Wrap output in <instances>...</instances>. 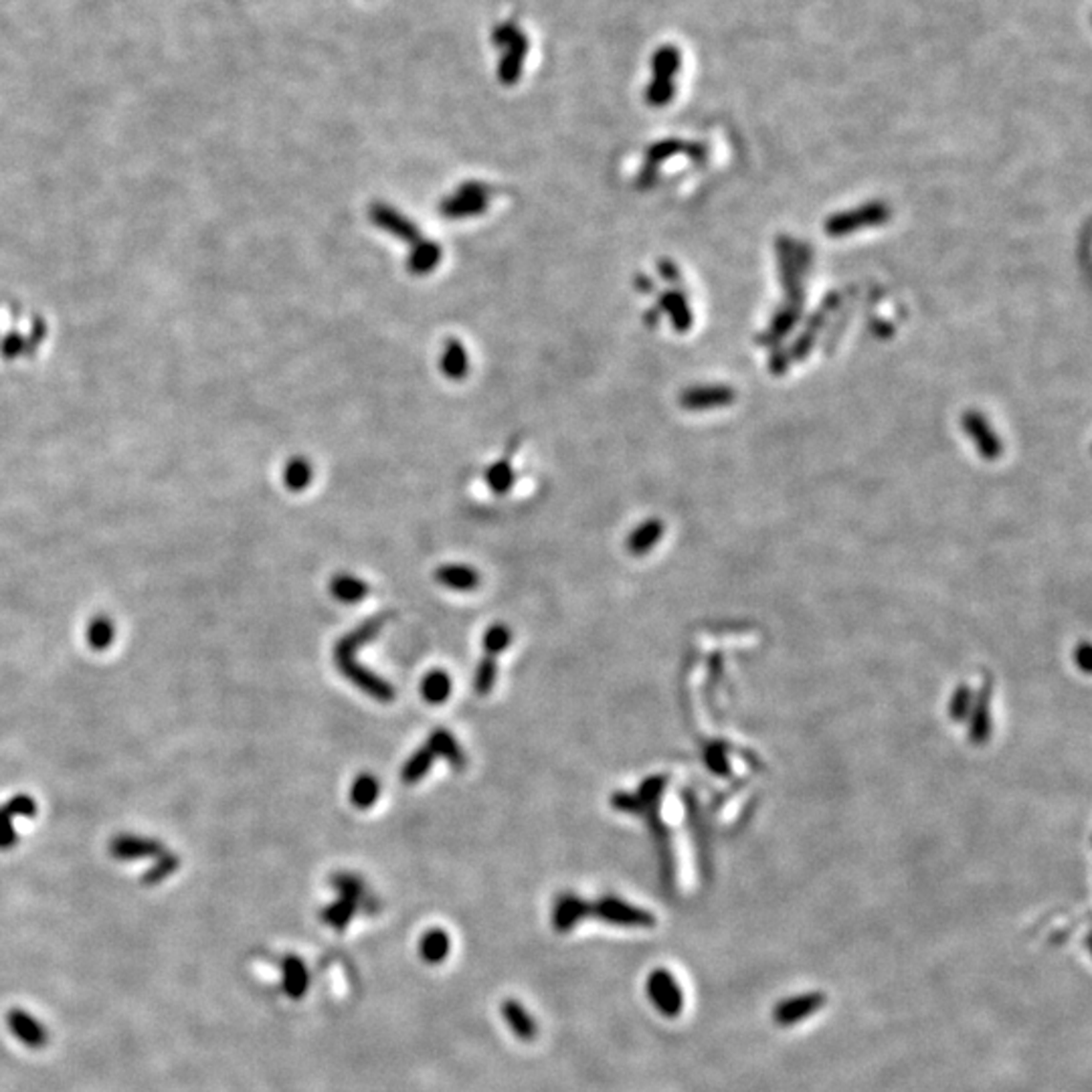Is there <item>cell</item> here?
Segmentation results:
<instances>
[{
    "mask_svg": "<svg viewBox=\"0 0 1092 1092\" xmlns=\"http://www.w3.org/2000/svg\"><path fill=\"white\" fill-rule=\"evenodd\" d=\"M384 618H375V620H368L366 623H362L360 627H357L348 636H344L337 647H334V662H337L339 670L357 686L359 690H362L364 694H368L371 698L379 700V702H391L395 698V690L389 682H384L382 678L375 676L373 672H368L366 667H362L357 658H355V649H359L360 645H364L366 642H371L379 629L382 627Z\"/></svg>",
    "mask_w": 1092,
    "mask_h": 1092,
    "instance_id": "6da1fadb",
    "label": "cell"
},
{
    "mask_svg": "<svg viewBox=\"0 0 1092 1092\" xmlns=\"http://www.w3.org/2000/svg\"><path fill=\"white\" fill-rule=\"evenodd\" d=\"M491 45L504 49V57L498 63V79L502 85H514L522 76L524 59L528 53V37L513 21L498 25L491 31Z\"/></svg>",
    "mask_w": 1092,
    "mask_h": 1092,
    "instance_id": "7a4b0ae2",
    "label": "cell"
},
{
    "mask_svg": "<svg viewBox=\"0 0 1092 1092\" xmlns=\"http://www.w3.org/2000/svg\"><path fill=\"white\" fill-rule=\"evenodd\" d=\"M888 217H890V208L885 203H870L827 219L825 233L830 237H843L858 231V229L886 223Z\"/></svg>",
    "mask_w": 1092,
    "mask_h": 1092,
    "instance_id": "3957f363",
    "label": "cell"
},
{
    "mask_svg": "<svg viewBox=\"0 0 1092 1092\" xmlns=\"http://www.w3.org/2000/svg\"><path fill=\"white\" fill-rule=\"evenodd\" d=\"M168 848L156 838L140 836V834H118L110 841V854L120 862H132V860H144V858H161L166 854Z\"/></svg>",
    "mask_w": 1092,
    "mask_h": 1092,
    "instance_id": "277c9868",
    "label": "cell"
},
{
    "mask_svg": "<svg viewBox=\"0 0 1092 1092\" xmlns=\"http://www.w3.org/2000/svg\"><path fill=\"white\" fill-rule=\"evenodd\" d=\"M37 814V801L27 794L12 796L0 805V850H11L19 840L16 834V819L19 818H33Z\"/></svg>",
    "mask_w": 1092,
    "mask_h": 1092,
    "instance_id": "5b68a950",
    "label": "cell"
},
{
    "mask_svg": "<svg viewBox=\"0 0 1092 1092\" xmlns=\"http://www.w3.org/2000/svg\"><path fill=\"white\" fill-rule=\"evenodd\" d=\"M368 215H371V221L382 229V231L391 233L393 237L404 241V243H419L421 241V231L415 223H411L407 217H403L399 210H395L393 207L384 205V203H375L371 208H368Z\"/></svg>",
    "mask_w": 1092,
    "mask_h": 1092,
    "instance_id": "8992f818",
    "label": "cell"
},
{
    "mask_svg": "<svg viewBox=\"0 0 1092 1092\" xmlns=\"http://www.w3.org/2000/svg\"><path fill=\"white\" fill-rule=\"evenodd\" d=\"M647 992H649L651 1001L656 1003L664 1016L674 1017L682 1012V1006H684L682 992L678 988V983L674 981V977L667 972H664V969H660V972H656V973H651L649 983H647Z\"/></svg>",
    "mask_w": 1092,
    "mask_h": 1092,
    "instance_id": "52a82bcc",
    "label": "cell"
},
{
    "mask_svg": "<svg viewBox=\"0 0 1092 1092\" xmlns=\"http://www.w3.org/2000/svg\"><path fill=\"white\" fill-rule=\"evenodd\" d=\"M823 1006H825V994H821V992L805 994V995H797V997L781 1001L779 1006L775 1008L773 1017L779 1026L787 1028V1026L797 1024V1021H801L809 1016H814Z\"/></svg>",
    "mask_w": 1092,
    "mask_h": 1092,
    "instance_id": "ba28073f",
    "label": "cell"
},
{
    "mask_svg": "<svg viewBox=\"0 0 1092 1092\" xmlns=\"http://www.w3.org/2000/svg\"><path fill=\"white\" fill-rule=\"evenodd\" d=\"M963 426L967 435L973 439L977 449L981 451L983 457H988V460H995V457L1001 455L1003 448H1001V439L997 437V433L992 431L990 423L983 419V415L975 413V411H969L963 415Z\"/></svg>",
    "mask_w": 1092,
    "mask_h": 1092,
    "instance_id": "9c48e42d",
    "label": "cell"
},
{
    "mask_svg": "<svg viewBox=\"0 0 1092 1092\" xmlns=\"http://www.w3.org/2000/svg\"><path fill=\"white\" fill-rule=\"evenodd\" d=\"M734 401V391L731 386H694L680 395V404L684 409L700 411L710 407H725Z\"/></svg>",
    "mask_w": 1092,
    "mask_h": 1092,
    "instance_id": "30bf717a",
    "label": "cell"
},
{
    "mask_svg": "<svg viewBox=\"0 0 1092 1092\" xmlns=\"http://www.w3.org/2000/svg\"><path fill=\"white\" fill-rule=\"evenodd\" d=\"M11 1032L29 1048H43L47 1044V1032L37 1019L23 1010H11L7 1016Z\"/></svg>",
    "mask_w": 1092,
    "mask_h": 1092,
    "instance_id": "8fae6325",
    "label": "cell"
},
{
    "mask_svg": "<svg viewBox=\"0 0 1092 1092\" xmlns=\"http://www.w3.org/2000/svg\"><path fill=\"white\" fill-rule=\"evenodd\" d=\"M597 912L601 914L605 921L618 923V925H654V917L649 912L633 908L625 903L615 901V898H605L597 905Z\"/></svg>",
    "mask_w": 1092,
    "mask_h": 1092,
    "instance_id": "7c38bea8",
    "label": "cell"
},
{
    "mask_svg": "<svg viewBox=\"0 0 1092 1092\" xmlns=\"http://www.w3.org/2000/svg\"><path fill=\"white\" fill-rule=\"evenodd\" d=\"M442 257H444V253H442V248H439L437 243L421 239L419 243L413 245V250L407 257V270L413 275H427L439 266Z\"/></svg>",
    "mask_w": 1092,
    "mask_h": 1092,
    "instance_id": "4fadbf2b",
    "label": "cell"
},
{
    "mask_svg": "<svg viewBox=\"0 0 1092 1092\" xmlns=\"http://www.w3.org/2000/svg\"><path fill=\"white\" fill-rule=\"evenodd\" d=\"M439 364H442V373L446 377H449L451 381L466 379L468 371H470V359H468L466 346L460 340L449 339L444 346L442 360H439Z\"/></svg>",
    "mask_w": 1092,
    "mask_h": 1092,
    "instance_id": "5bb4252c",
    "label": "cell"
},
{
    "mask_svg": "<svg viewBox=\"0 0 1092 1092\" xmlns=\"http://www.w3.org/2000/svg\"><path fill=\"white\" fill-rule=\"evenodd\" d=\"M435 756H444L446 761H449V765L453 769H462L466 765V756L462 747L457 745V741L453 738V734L446 729H437L431 732V736L427 738V745H426Z\"/></svg>",
    "mask_w": 1092,
    "mask_h": 1092,
    "instance_id": "9a60e30c",
    "label": "cell"
},
{
    "mask_svg": "<svg viewBox=\"0 0 1092 1092\" xmlns=\"http://www.w3.org/2000/svg\"><path fill=\"white\" fill-rule=\"evenodd\" d=\"M437 583L455 591H471L480 585V575L468 565H444L435 571Z\"/></svg>",
    "mask_w": 1092,
    "mask_h": 1092,
    "instance_id": "2e32d148",
    "label": "cell"
},
{
    "mask_svg": "<svg viewBox=\"0 0 1092 1092\" xmlns=\"http://www.w3.org/2000/svg\"><path fill=\"white\" fill-rule=\"evenodd\" d=\"M660 310H664L667 316H670V320L674 324V328L678 332H686L690 330L692 326V310L688 306V299L682 292H666L660 295Z\"/></svg>",
    "mask_w": 1092,
    "mask_h": 1092,
    "instance_id": "e0dca14e",
    "label": "cell"
},
{
    "mask_svg": "<svg viewBox=\"0 0 1092 1092\" xmlns=\"http://www.w3.org/2000/svg\"><path fill=\"white\" fill-rule=\"evenodd\" d=\"M116 640V623L110 615L99 613L85 627V642L94 651L108 649Z\"/></svg>",
    "mask_w": 1092,
    "mask_h": 1092,
    "instance_id": "ac0fdd59",
    "label": "cell"
},
{
    "mask_svg": "<svg viewBox=\"0 0 1092 1092\" xmlns=\"http://www.w3.org/2000/svg\"><path fill=\"white\" fill-rule=\"evenodd\" d=\"M330 593L334 599H339L340 603H357L366 597L368 585L357 577L340 573L330 580Z\"/></svg>",
    "mask_w": 1092,
    "mask_h": 1092,
    "instance_id": "d6986e66",
    "label": "cell"
},
{
    "mask_svg": "<svg viewBox=\"0 0 1092 1092\" xmlns=\"http://www.w3.org/2000/svg\"><path fill=\"white\" fill-rule=\"evenodd\" d=\"M451 694V678L444 670H431L421 682V696L429 704H444Z\"/></svg>",
    "mask_w": 1092,
    "mask_h": 1092,
    "instance_id": "ffe728a7",
    "label": "cell"
},
{
    "mask_svg": "<svg viewBox=\"0 0 1092 1092\" xmlns=\"http://www.w3.org/2000/svg\"><path fill=\"white\" fill-rule=\"evenodd\" d=\"M488 208V201L484 199H466L460 195H453L451 199L444 201V205L439 207L442 210V215L449 217V219H466L471 215H482L484 210Z\"/></svg>",
    "mask_w": 1092,
    "mask_h": 1092,
    "instance_id": "44dd1931",
    "label": "cell"
},
{
    "mask_svg": "<svg viewBox=\"0 0 1092 1092\" xmlns=\"http://www.w3.org/2000/svg\"><path fill=\"white\" fill-rule=\"evenodd\" d=\"M379 794H381L379 781L373 777V775L362 773L355 779V783H352L350 799H352V803H355V807L368 809V807L375 805Z\"/></svg>",
    "mask_w": 1092,
    "mask_h": 1092,
    "instance_id": "7402d4cb",
    "label": "cell"
},
{
    "mask_svg": "<svg viewBox=\"0 0 1092 1092\" xmlns=\"http://www.w3.org/2000/svg\"><path fill=\"white\" fill-rule=\"evenodd\" d=\"M651 69H654V79L674 81V76L680 69V51L670 45L658 49L654 59H651Z\"/></svg>",
    "mask_w": 1092,
    "mask_h": 1092,
    "instance_id": "603a6c76",
    "label": "cell"
},
{
    "mask_svg": "<svg viewBox=\"0 0 1092 1092\" xmlns=\"http://www.w3.org/2000/svg\"><path fill=\"white\" fill-rule=\"evenodd\" d=\"M433 759H435V754H433L427 747H421L417 753H413V754L409 756V761L404 763L403 773H401L403 781L409 783V785L421 781V779L426 777V775L429 773V769H431V765H433Z\"/></svg>",
    "mask_w": 1092,
    "mask_h": 1092,
    "instance_id": "cb8c5ba5",
    "label": "cell"
},
{
    "mask_svg": "<svg viewBox=\"0 0 1092 1092\" xmlns=\"http://www.w3.org/2000/svg\"><path fill=\"white\" fill-rule=\"evenodd\" d=\"M514 482H516V473L513 470V464L508 460L491 464L486 471V484L494 494H506V491L514 486Z\"/></svg>",
    "mask_w": 1092,
    "mask_h": 1092,
    "instance_id": "d4e9b609",
    "label": "cell"
},
{
    "mask_svg": "<svg viewBox=\"0 0 1092 1092\" xmlns=\"http://www.w3.org/2000/svg\"><path fill=\"white\" fill-rule=\"evenodd\" d=\"M660 535H662V522L660 520H649V522L642 524L629 538L631 553L642 555V553L649 551L651 546L656 544V540L660 538Z\"/></svg>",
    "mask_w": 1092,
    "mask_h": 1092,
    "instance_id": "484cf974",
    "label": "cell"
},
{
    "mask_svg": "<svg viewBox=\"0 0 1092 1092\" xmlns=\"http://www.w3.org/2000/svg\"><path fill=\"white\" fill-rule=\"evenodd\" d=\"M181 860L176 854H172L170 850L166 854H163L161 858H156V866H152L146 876H144V883L146 885H161L163 880L170 878L176 870H179Z\"/></svg>",
    "mask_w": 1092,
    "mask_h": 1092,
    "instance_id": "4316f807",
    "label": "cell"
},
{
    "mask_svg": "<svg viewBox=\"0 0 1092 1092\" xmlns=\"http://www.w3.org/2000/svg\"><path fill=\"white\" fill-rule=\"evenodd\" d=\"M496 660L491 656H486L480 664H478V670H475L473 676V690L478 692L480 696H486L491 692L496 684Z\"/></svg>",
    "mask_w": 1092,
    "mask_h": 1092,
    "instance_id": "83f0119b",
    "label": "cell"
},
{
    "mask_svg": "<svg viewBox=\"0 0 1092 1092\" xmlns=\"http://www.w3.org/2000/svg\"><path fill=\"white\" fill-rule=\"evenodd\" d=\"M284 480H286V486H288L290 490H294V491L304 490V488L312 482V468H310V464L304 460V457H297V460H292V462L288 464V468H286Z\"/></svg>",
    "mask_w": 1092,
    "mask_h": 1092,
    "instance_id": "f1b7e54d",
    "label": "cell"
},
{
    "mask_svg": "<svg viewBox=\"0 0 1092 1092\" xmlns=\"http://www.w3.org/2000/svg\"><path fill=\"white\" fill-rule=\"evenodd\" d=\"M510 640H513V633H510V629L506 625H500V623L491 625L484 636L486 656H491V658L498 656L500 651H504L508 647Z\"/></svg>",
    "mask_w": 1092,
    "mask_h": 1092,
    "instance_id": "f546056e",
    "label": "cell"
},
{
    "mask_svg": "<svg viewBox=\"0 0 1092 1092\" xmlns=\"http://www.w3.org/2000/svg\"><path fill=\"white\" fill-rule=\"evenodd\" d=\"M676 94V87L674 81H667V79H651V83L647 85V92H645V99L649 105H656V108H662L667 101H670Z\"/></svg>",
    "mask_w": 1092,
    "mask_h": 1092,
    "instance_id": "4dcf8cb0",
    "label": "cell"
},
{
    "mask_svg": "<svg viewBox=\"0 0 1092 1092\" xmlns=\"http://www.w3.org/2000/svg\"><path fill=\"white\" fill-rule=\"evenodd\" d=\"M688 146H684L678 140H664V142H658L647 150V164H654L658 166L660 163H664L666 158H670L682 150H686Z\"/></svg>",
    "mask_w": 1092,
    "mask_h": 1092,
    "instance_id": "1f68e13d",
    "label": "cell"
},
{
    "mask_svg": "<svg viewBox=\"0 0 1092 1092\" xmlns=\"http://www.w3.org/2000/svg\"><path fill=\"white\" fill-rule=\"evenodd\" d=\"M423 953L429 959H439L448 953V937L442 930H431L423 939Z\"/></svg>",
    "mask_w": 1092,
    "mask_h": 1092,
    "instance_id": "d6a6232c",
    "label": "cell"
},
{
    "mask_svg": "<svg viewBox=\"0 0 1092 1092\" xmlns=\"http://www.w3.org/2000/svg\"><path fill=\"white\" fill-rule=\"evenodd\" d=\"M490 192H491V190H490L488 185H482V183H464V185H460V188L455 190V195L466 197V199H484V201H488V199H490Z\"/></svg>",
    "mask_w": 1092,
    "mask_h": 1092,
    "instance_id": "836d02e7",
    "label": "cell"
},
{
    "mask_svg": "<svg viewBox=\"0 0 1092 1092\" xmlns=\"http://www.w3.org/2000/svg\"><path fill=\"white\" fill-rule=\"evenodd\" d=\"M658 270H660L662 277H666L667 281H670V284H676V281L680 279V272H678V268L674 266L672 261H667V259L660 261V268H658Z\"/></svg>",
    "mask_w": 1092,
    "mask_h": 1092,
    "instance_id": "e575fe53",
    "label": "cell"
},
{
    "mask_svg": "<svg viewBox=\"0 0 1092 1092\" xmlns=\"http://www.w3.org/2000/svg\"><path fill=\"white\" fill-rule=\"evenodd\" d=\"M656 168H658V166H654V164H647L645 170H642L640 181H638V183L642 185V188H647L651 183L656 181V176H658V170H656Z\"/></svg>",
    "mask_w": 1092,
    "mask_h": 1092,
    "instance_id": "d590c367",
    "label": "cell"
},
{
    "mask_svg": "<svg viewBox=\"0 0 1092 1092\" xmlns=\"http://www.w3.org/2000/svg\"><path fill=\"white\" fill-rule=\"evenodd\" d=\"M636 288H638L640 292H649V290H651V281H649L645 275H638V277H636Z\"/></svg>",
    "mask_w": 1092,
    "mask_h": 1092,
    "instance_id": "8d00e7d4",
    "label": "cell"
}]
</instances>
